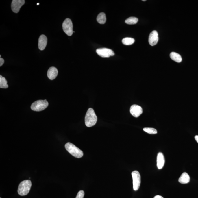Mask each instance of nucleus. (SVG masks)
Instances as JSON below:
<instances>
[{"label": "nucleus", "mask_w": 198, "mask_h": 198, "mask_svg": "<svg viewBox=\"0 0 198 198\" xmlns=\"http://www.w3.org/2000/svg\"><path fill=\"white\" fill-rule=\"evenodd\" d=\"M32 183L30 180H25L22 181L19 184L18 192L21 196H25L29 193L30 190Z\"/></svg>", "instance_id": "nucleus-2"}, {"label": "nucleus", "mask_w": 198, "mask_h": 198, "mask_svg": "<svg viewBox=\"0 0 198 198\" xmlns=\"http://www.w3.org/2000/svg\"><path fill=\"white\" fill-rule=\"evenodd\" d=\"M154 198H164L160 196H159V195H158V196H156L154 197Z\"/></svg>", "instance_id": "nucleus-23"}, {"label": "nucleus", "mask_w": 198, "mask_h": 198, "mask_svg": "<svg viewBox=\"0 0 198 198\" xmlns=\"http://www.w3.org/2000/svg\"><path fill=\"white\" fill-rule=\"evenodd\" d=\"M62 28L64 32L68 36H71L72 35L73 32V24L71 19L66 18L64 20L62 24Z\"/></svg>", "instance_id": "nucleus-5"}, {"label": "nucleus", "mask_w": 198, "mask_h": 198, "mask_svg": "<svg viewBox=\"0 0 198 198\" xmlns=\"http://www.w3.org/2000/svg\"><path fill=\"white\" fill-rule=\"evenodd\" d=\"M157 166L158 169H161L164 166L165 163V158L162 152L158 153L157 156Z\"/></svg>", "instance_id": "nucleus-13"}, {"label": "nucleus", "mask_w": 198, "mask_h": 198, "mask_svg": "<svg viewBox=\"0 0 198 198\" xmlns=\"http://www.w3.org/2000/svg\"><path fill=\"white\" fill-rule=\"evenodd\" d=\"M39 3H38L37 4V5H39Z\"/></svg>", "instance_id": "nucleus-25"}, {"label": "nucleus", "mask_w": 198, "mask_h": 198, "mask_svg": "<svg viewBox=\"0 0 198 198\" xmlns=\"http://www.w3.org/2000/svg\"><path fill=\"white\" fill-rule=\"evenodd\" d=\"M122 43L125 45H130L135 42V39L131 38H125L123 39Z\"/></svg>", "instance_id": "nucleus-18"}, {"label": "nucleus", "mask_w": 198, "mask_h": 198, "mask_svg": "<svg viewBox=\"0 0 198 198\" xmlns=\"http://www.w3.org/2000/svg\"><path fill=\"white\" fill-rule=\"evenodd\" d=\"M97 121L96 114L93 109L90 108L89 109L86 114L85 117V123L86 126L91 127L96 124Z\"/></svg>", "instance_id": "nucleus-1"}, {"label": "nucleus", "mask_w": 198, "mask_h": 198, "mask_svg": "<svg viewBox=\"0 0 198 198\" xmlns=\"http://www.w3.org/2000/svg\"><path fill=\"white\" fill-rule=\"evenodd\" d=\"M130 112L134 117H138L143 113V110L141 106L137 105H133L131 106Z\"/></svg>", "instance_id": "nucleus-9"}, {"label": "nucleus", "mask_w": 198, "mask_h": 198, "mask_svg": "<svg viewBox=\"0 0 198 198\" xmlns=\"http://www.w3.org/2000/svg\"><path fill=\"white\" fill-rule=\"evenodd\" d=\"M96 53L98 55L102 57L107 58L114 55V53L111 49L103 48L97 49Z\"/></svg>", "instance_id": "nucleus-7"}, {"label": "nucleus", "mask_w": 198, "mask_h": 198, "mask_svg": "<svg viewBox=\"0 0 198 198\" xmlns=\"http://www.w3.org/2000/svg\"><path fill=\"white\" fill-rule=\"evenodd\" d=\"M158 40V34L156 31H153L150 34L149 43L151 46L156 45Z\"/></svg>", "instance_id": "nucleus-10"}, {"label": "nucleus", "mask_w": 198, "mask_h": 198, "mask_svg": "<svg viewBox=\"0 0 198 198\" xmlns=\"http://www.w3.org/2000/svg\"><path fill=\"white\" fill-rule=\"evenodd\" d=\"M47 37L44 35H40L39 39L38 46L39 50H43L45 48L47 45Z\"/></svg>", "instance_id": "nucleus-11"}, {"label": "nucleus", "mask_w": 198, "mask_h": 198, "mask_svg": "<svg viewBox=\"0 0 198 198\" xmlns=\"http://www.w3.org/2000/svg\"><path fill=\"white\" fill-rule=\"evenodd\" d=\"M170 58L175 62L180 63L182 61V58L179 54L175 52H172L170 54Z\"/></svg>", "instance_id": "nucleus-15"}, {"label": "nucleus", "mask_w": 198, "mask_h": 198, "mask_svg": "<svg viewBox=\"0 0 198 198\" xmlns=\"http://www.w3.org/2000/svg\"><path fill=\"white\" fill-rule=\"evenodd\" d=\"M58 74V71L56 68L54 67H51L47 71V76L51 80L55 79Z\"/></svg>", "instance_id": "nucleus-12"}, {"label": "nucleus", "mask_w": 198, "mask_h": 198, "mask_svg": "<svg viewBox=\"0 0 198 198\" xmlns=\"http://www.w3.org/2000/svg\"><path fill=\"white\" fill-rule=\"evenodd\" d=\"M25 3L24 0H13L11 4L12 10L16 13H18L20 8Z\"/></svg>", "instance_id": "nucleus-8"}, {"label": "nucleus", "mask_w": 198, "mask_h": 198, "mask_svg": "<svg viewBox=\"0 0 198 198\" xmlns=\"http://www.w3.org/2000/svg\"><path fill=\"white\" fill-rule=\"evenodd\" d=\"M48 105V102L46 100H38L32 104L31 109L34 111H41L46 108Z\"/></svg>", "instance_id": "nucleus-4"}, {"label": "nucleus", "mask_w": 198, "mask_h": 198, "mask_svg": "<svg viewBox=\"0 0 198 198\" xmlns=\"http://www.w3.org/2000/svg\"><path fill=\"white\" fill-rule=\"evenodd\" d=\"M8 87L7 81L6 78L3 77L2 75L0 76V88H7Z\"/></svg>", "instance_id": "nucleus-17"}, {"label": "nucleus", "mask_w": 198, "mask_h": 198, "mask_svg": "<svg viewBox=\"0 0 198 198\" xmlns=\"http://www.w3.org/2000/svg\"><path fill=\"white\" fill-rule=\"evenodd\" d=\"M132 174L133 180V189L135 191H137L140 188L141 182L140 174L137 171L132 172Z\"/></svg>", "instance_id": "nucleus-6"}, {"label": "nucleus", "mask_w": 198, "mask_h": 198, "mask_svg": "<svg viewBox=\"0 0 198 198\" xmlns=\"http://www.w3.org/2000/svg\"><path fill=\"white\" fill-rule=\"evenodd\" d=\"M190 180V177L189 174L184 172L181 175V177L179 179L178 181L182 184H186L189 182Z\"/></svg>", "instance_id": "nucleus-14"}, {"label": "nucleus", "mask_w": 198, "mask_h": 198, "mask_svg": "<svg viewBox=\"0 0 198 198\" xmlns=\"http://www.w3.org/2000/svg\"><path fill=\"white\" fill-rule=\"evenodd\" d=\"M4 62H5V61H4L3 59L1 57L0 58V66H2L3 65Z\"/></svg>", "instance_id": "nucleus-22"}, {"label": "nucleus", "mask_w": 198, "mask_h": 198, "mask_svg": "<svg viewBox=\"0 0 198 198\" xmlns=\"http://www.w3.org/2000/svg\"><path fill=\"white\" fill-rule=\"evenodd\" d=\"M195 140H196V141L197 142V143H198V136H195Z\"/></svg>", "instance_id": "nucleus-24"}, {"label": "nucleus", "mask_w": 198, "mask_h": 198, "mask_svg": "<svg viewBox=\"0 0 198 198\" xmlns=\"http://www.w3.org/2000/svg\"><path fill=\"white\" fill-rule=\"evenodd\" d=\"M97 21L99 24H103L106 23V17L104 13H101L98 15L97 18Z\"/></svg>", "instance_id": "nucleus-16"}, {"label": "nucleus", "mask_w": 198, "mask_h": 198, "mask_svg": "<svg viewBox=\"0 0 198 198\" xmlns=\"http://www.w3.org/2000/svg\"><path fill=\"white\" fill-rule=\"evenodd\" d=\"M138 21V19L135 17H130L129 18L125 21L126 24L129 25H133L136 24Z\"/></svg>", "instance_id": "nucleus-19"}, {"label": "nucleus", "mask_w": 198, "mask_h": 198, "mask_svg": "<svg viewBox=\"0 0 198 198\" xmlns=\"http://www.w3.org/2000/svg\"><path fill=\"white\" fill-rule=\"evenodd\" d=\"M84 196V192L83 190L79 191L76 198H83Z\"/></svg>", "instance_id": "nucleus-21"}, {"label": "nucleus", "mask_w": 198, "mask_h": 198, "mask_svg": "<svg viewBox=\"0 0 198 198\" xmlns=\"http://www.w3.org/2000/svg\"><path fill=\"white\" fill-rule=\"evenodd\" d=\"M65 148L69 153L76 158H80L83 156L82 151L72 143H67L65 145Z\"/></svg>", "instance_id": "nucleus-3"}, {"label": "nucleus", "mask_w": 198, "mask_h": 198, "mask_svg": "<svg viewBox=\"0 0 198 198\" xmlns=\"http://www.w3.org/2000/svg\"><path fill=\"white\" fill-rule=\"evenodd\" d=\"M143 1H146V0H143Z\"/></svg>", "instance_id": "nucleus-26"}, {"label": "nucleus", "mask_w": 198, "mask_h": 198, "mask_svg": "<svg viewBox=\"0 0 198 198\" xmlns=\"http://www.w3.org/2000/svg\"><path fill=\"white\" fill-rule=\"evenodd\" d=\"M143 130L147 133L151 134H156L157 133V131L155 128H143Z\"/></svg>", "instance_id": "nucleus-20"}]
</instances>
